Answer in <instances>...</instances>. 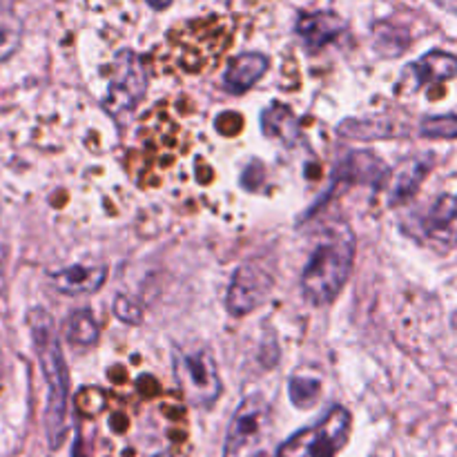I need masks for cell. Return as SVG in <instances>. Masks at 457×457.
Wrapping results in <instances>:
<instances>
[{"label":"cell","mask_w":457,"mask_h":457,"mask_svg":"<svg viewBox=\"0 0 457 457\" xmlns=\"http://www.w3.org/2000/svg\"><path fill=\"white\" fill-rule=\"evenodd\" d=\"M31 339H34L36 355L40 370L47 382V411H45V427H47L49 445L61 446L67 431V402H70V373H67L65 357L58 342L54 320L43 308L29 312Z\"/></svg>","instance_id":"1"},{"label":"cell","mask_w":457,"mask_h":457,"mask_svg":"<svg viewBox=\"0 0 457 457\" xmlns=\"http://www.w3.org/2000/svg\"><path fill=\"white\" fill-rule=\"evenodd\" d=\"M355 241L344 232H333L315 248L302 275V293L315 306L333 302L346 286L353 272Z\"/></svg>","instance_id":"2"},{"label":"cell","mask_w":457,"mask_h":457,"mask_svg":"<svg viewBox=\"0 0 457 457\" xmlns=\"http://www.w3.org/2000/svg\"><path fill=\"white\" fill-rule=\"evenodd\" d=\"M272 409L263 395H250L237 406L223 446V457H268Z\"/></svg>","instance_id":"3"},{"label":"cell","mask_w":457,"mask_h":457,"mask_svg":"<svg viewBox=\"0 0 457 457\" xmlns=\"http://www.w3.org/2000/svg\"><path fill=\"white\" fill-rule=\"evenodd\" d=\"M351 413L344 406H333L321 422L288 437L275 457H337L351 437Z\"/></svg>","instance_id":"4"},{"label":"cell","mask_w":457,"mask_h":457,"mask_svg":"<svg viewBox=\"0 0 457 457\" xmlns=\"http://www.w3.org/2000/svg\"><path fill=\"white\" fill-rule=\"evenodd\" d=\"M147 92V70L143 65L141 56L132 49H123L116 56L114 71L110 76V87H107L103 107L114 119H123L134 107L141 103Z\"/></svg>","instance_id":"5"},{"label":"cell","mask_w":457,"mask_h":457,"mask_svg":"<svg viewBox=\"0 0 457 457\" xmlns=\"http://www.w3.org/2000/svg\"><path fill=\"white\" fill-rule=\"evenodd\" d=\"M177 378L183 393L195 406L208 409L221 395V379L212 353L205 348H195L179 357Z\"/></svg>","instance_id":"6"},{"label":"cell","mask_w":457,"mask_h":457,"mask_svg":"<svg viewBox=\"0 0 457 457\" xmlns=\"http://www.w3.org/2000/svg\"><path fill=\"white\" fill-rule=\"evenodd\" d=\"M275 288L270 272L259 263H241L230 279L226 293V306L235 317H244L257 311Z\"/></svg>","instance_id":"7"},{"label":"cell","mask_w":457,"mask_h":457,"mask_svg":"<svg viewBox=\"0 0 457 457\" xmlns=\"http://www.w3.org/2000/svg\"><path fill=\"white\" fill-rule=\"evenodd\" d=\"M344 29H346V22L333 12L302 13L297 18V25H295V31H297L299 40H302L308 52H317V49L326 47L337 36H342Z\"/></svg>","instance_id":"8"},{"label":"cell","mask_w":457,"mask_h":457,"mask_svg":"<svg viewBox=\"0 0 457 457\" xmlns=\"http://www.w3.org/2000/svg\"><path fill=\"white\" fill-rule=\"evenodd\" d=\"M433 159L431 154L424 156H413V159H406L397 165L391 172V183H388V204L400 205L406 199L415 195L420 190V186L424 183L427 174L431 172Z\"/></svg>","instance_id":"9"},{"label":"cell","mask_w":457,"mask_h":457,"mask_svg":"<svg viewBox=\"0 0 457 457\" xmlns=\"http://www.w3.org/2000/svg\"><path fill=\"white\" fill-rule=\"evenodd\" d=\"M107 279V266H92V263H76V266L62 268V270L54 272L52 284L58 293L62 295H92L105 284Z\"/></svg>","instance_id":"10"},{"label":"cell","mask_w":457,"mask_h":457,"mask_svg":"<svg viewBox=\"0 0 457 457\" xmlns=\"http://www.w3.org/2000/svg\"><path fill=\"white\" fill-rule=\"evenodd\" d=\"M424 232L431 241L442 245L457 244V195L440 196L424 217Z\"/></svg>","instance_id":"11"},{"label":"cell","mask_w":457,"mask_h":457,"mask_svg":"<svg viewBox=\"0 0 457 457\" xmlns=\"http://www.w3.org/2000/svg\"><path fill=\"white\" fill-rule=\"evenodd\" d=\"M409 67L411 76H413V89H420L424 85L446 83V80L457 76V56L449 52H440V49H433V52L424 54L422 58H418Z\"/></svg>","instance_id":"12"},{"label":"cell","mask_w":457,"mask_h":457,"mask_svg":"<svg viewBox=\"0 0 457 457\" xmlns=\"http://www.w3.org/2000/svg\"><path fill=\"white\" fill-rule=\"evenodd\" d=\"M386 174V165L375 159L369 152H355L348 154L342 163L335 168V186L337 183H369V186H379V181Z\"/></svg>","instance_id":"13"},{"label":"cell","mask_w":457,"mask_h":457,"mask_svg":"<svg viewBox=\"0 0 457 457\" xmlns=\"http://www.w3.org/2000/svg\"><path fill=\"white\" fill-rule=\"evenodd\" d=\"M268 65L270 62H268V58L263 54L245 52L230 62L226 76H223V83H226V87L232 94H244L266 74Z\"/></svg>","instance_id":"14"},{"label":"cell","mask_w":457,"mask_h":457,"mask_svg":"<svg viewBox=\"0 0 457 457\" xmlns=\"http://www.w3.org/2000/svg\"><path fill=\"white\" fill-rule=\"evenodd\" d=\"M262 129L268 138H277V141L293 145L299 138V120L293 114V110L281 103H272L266 112L262 114Z\"/></svg>","instance_id":"15"},{"label":"cell","mask_w":457,"mask_h":457,"mask_svg":"<svg viewBox=\"0 0 457 457\" xmlns=\"http://www.w3.org/2000/svg\"><path fill=\"white\" fill-rule=\"evenodd\" d=\"M101 337V330H98L96 320L89 311H74L67 320V339L70 344L79 348H89L98 342Z\"/></svg>","instance_id":"16"},{"label":"cell","mask_w":457,"mask_h":457,"mask_svg":"<svg viewBox=\"0 0 457 457\" xmlns=\"http://www.w3.org/2000/svg\"><path fill=\"white\" fill-rule=\"evenodd\" d=\"M337 134L346 138H357V141H375V138H391L395 137V128L388 120H344L337 128Z\"/></svg>","instance_id":"17"},{"label":"cell","mask_w":457,"mask_h":457,"mask_svg":"<svg viewBox=\"0 0 457 457\" xmlns=\"http://www.w3.org/2000/svg\"><path fill=\"white\" fill-rule=\"evenodd\" d=\"M22 40V21L9 7H0V62L12 58Z\"/></svg>","instance_id":"18"},{"label":"cell","mask_w":457,"mask_h":457,"mask_svg":"<svg viewBox=\"0 0 457 457\" xmlns=\"http://www.w3.org/2000/svg\"><path fill=\"white\" fill-rule=\"evenodd\" d=\"M288 393H290V400H293L295 406H299V409H311V406H315V402L320 400L321 384H320V379H315V378L297 375V378L290 379Z\"/></svg>","instance_id":"19"},{"label":"cell","mask_w":457,"mask_h":457,"mask_svg":"<svg viewBox=\"0 0 457 457\" xmlns=\"http://www.w3.org/2000/svg\"><path fill=\"white\" fill-rule=\"evenodd\" d=\"M420 132L428 138H446V141H453V138H457V116H428V119H424L422 125H420Z\"/></svg>","instance_id":"20"},{"label":"cell","mask_w":457,"mask_h":457,"mask_svg":"<svg viewBox=\"0 0 457 457\" xmlns=\"http://www.w3.org/2000/svg\"><path fill=\"white\" fill-rule=\"evenodd\" d=\"M114 315L119 317L123 324L138 326L143 321V308L138 306L132 297H128V295H119V297L114 299Z\"/></svg>","instance_id":"21"},{"label":"cell","mask_w":457,"mask_h":457,"mask_svg":"<svg viewBox=\"0 0 457 457\" xmlns=\"http://www.w3.org/2000/svg\"><path fill=\"white\" fill-rule=\"evenodd\" d=\"M433 3L440 4L442 9H446V12L457 13V0H433Z\"/></svg>","instance_id":"22"},{"label":"cell","mask_w":457,"mask_h":457,"mask_svg":"<svg viewBox=\"0 0 457 457\" xmlns=\"http://www.w3.org/2000/svg\"><path fill=\"white\" fill-rule=\"evenodd\" d=\"M147 4L152 9H156V12H161V9H168L172 4V0H147Z\"/></svg>","instance_id":"23"},{"label":"cell","mask_w":457,"mask_h":457,"mask_svg":"<svg viewBox=\"0 0 457 457\" xmlns=\"http://www.w3.org/2000/svg\"><path fill=\"white\" fill-rule=\"evenodd\" d=\"M0 288H3V259H0Z\"/></svg>","instance_id":"24"}]
</instances>
